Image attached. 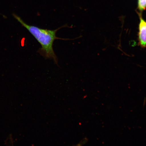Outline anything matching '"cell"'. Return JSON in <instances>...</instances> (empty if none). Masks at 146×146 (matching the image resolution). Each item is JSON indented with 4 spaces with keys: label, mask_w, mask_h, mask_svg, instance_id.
Wrapping results in <instances>:
<instances>
[{
    "label": "cell",
    "mask_w": 146,
    "mask_h": 146,
    "mask_svg": "<svg viewBox=\"0 0 146 146\" xmlns=\"http://www.w3.org/2000/svg\"><path fill=\"white\" fill-rule=\"evenodd\" d=\"M12 15L30 32L41 45V48L38 52L40 54L46 59L53 60L57 64L58 58L54 50L53 45L55 40L62 39L56 36V32L60 28L54 30L40 28L37 27L27 24L15 14L13 13Z\"/></svg>",
    "instance_id": "obj_1"
},
{
    "label": "cell",
    "mask_w": 146,
    "mask_h": 146,
    "mask_svg": "<svg viewBox=\"0 0 146 146\" xmlns=\"http://www.w3.org/2000/svg\"><path fill=\"white\" fill-rule=\"evenodd\" d=\"M140 18L138 32V45L142 48L146 47V21L142 17L141 13H138Z\"/></svg>",
    "instance_id": "obj_2"
},
{
    "label": "cell",
    "mask_w": 146,
    "mask_h": 146,
    "mask_svg": "<svg viewBox=\"0 0 146 146\" xmlns=\"http://www.w3.org/2000/svg\"><path fill=\"white\" fill-rule=\"evenodd\" d=\"M88 140L87 138H85L83 140H81L79 143L78 144L76 145L77 146H81L84 145L87 142Z\"/></svg>",
    "instance_id": "obj_3"
}]
</instances>
